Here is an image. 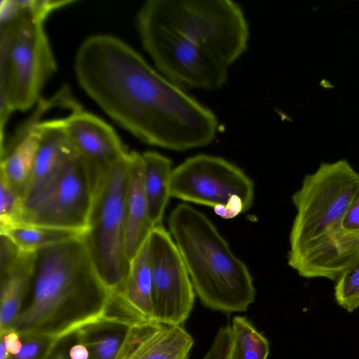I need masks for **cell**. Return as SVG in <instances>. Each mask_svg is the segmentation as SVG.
I'll list each match as a JSON object with an SVG mask.
<instances>
[{"label": "cell", "instance_id": "4316f807", "mask_svg": "<svg viewBox=\"0 0 359 359\" xmlns=\"http://www.w3.org/2000/svg\"><path fill=\"white\" fill-rule=\"evenodd\" d=\"M231 338V325L222 326L209 350L201 359H229Z\"/></svg>", "mask_w": 359, "mask_h": 359}, {"label": "cell", "instance_id": "f1b7e54d", "mask_svg": "<svg viewBox=\"0 0 359 359\" xmlns=\"http://www.w3.org/2000/svg\"><path fill=\"white\" fill-rule=\"evenodd\" d=\"M76 332L56 339L42 359H72L69 349L76 339Z\"/></svg>", "mask_w": 359, "mask_h": 359}, {"label": "cell", "instance_id": "f546056e", "mask_svg": "<svg viewBox=\"0 0 359 359\" xmlns=\"http://www.w3.org/2000/svg\"><path fill=\"white\" fill-rule=\"evenodd\" d=\"M341 226L346 230L359 231V194L344 216Z\"/></svg>", "mask_w": 359, "mask_h": 359}, {"label": "cell", "instance_id": "8992f818", "mask_svg": "<svg viewBox=\"0 0 359 359\" xmlns=\"http://www.w3.org/2000/svg\"><path fill=\"white\" fill-rule=\"evenodd\" d=\"M44 22L22 16L1 25V98L14 111H26L57 71Z\"/></svg>", "mask_w": 359, "mask_h": 359}, {"label": "cell", "instance_id": "4fadbf2b", "mask_svg": "<svg viewBox=\"0 0 359 359\" xmlns=\"http://www.w3.org/2000/svg\"><path fill=\"white\" fill-rule=\"evenodd\" d=\"M194 344L182 325L142 320L132 327L116 359H188Z\"/></svg>", "mask_w": 359, "mask_h": 359}, {"label": "cell", "instance_id": "ba28073f", "mask_svg": "<svg viewBox=\"0 0 359 359\" xmlns=\"http://www.w3.org/2000/svg\"><path fill=\"white\" fill-rule=\"evenodd\" d=\"M170 193V197L212 207L219 216L231 219L251 208L254 184L229 161L198 154L172 169Z\"/></svg>", "mask_w": 359, "mask_h": 359}, {"label": "cell", "instance_id": "e0dca14e", "mask_svg": "<svg viewBox=\"0 0 359 359\" xmlns=\"http://www.w3.org/2000/svg\"><path fill=\"white\" fill-rule=\"evenodd\" d=\"M127 165L126 251L131 261L154 227L149 216L142 154L136 151H128Z\"/></svg>", "mask_w": 359, "mask_h": 359}, {"label": "cell", "instance_id": "d4e9b609", "mask_svg": "<svg viewBox=\"0 0 359 359\" xmlns=\"http://www.w3.org/2000/svg\"><path fill=\"white\" fill-rule=\"evenodd\" d=\"M0 227H3L18 222L24 200L2 175H0Z\"/></svg>", "mask_w": 359, "mask_h": 359}, {"label": "cell", "instance_id": "1f68e13d", "mask_svg": "<svg viewBox=\"0 0 359 359\" xmlns=\"http://www.w3.org/2000/svg\"><path fill=\"white\" fill-rule=\"evenodd\" d=\"M69 355L72 359H88V351L86 346L77 339L69 349Z\"/></svg>", "mask_w": 359, "mask_h": 359}, {"label": "cell", "instance_id": "6da1fadb", "mask_svg": "<svg viewBox=\"0 0 359 359\" xmlns=\"http://www.w3.org/2000/svg\"><path fill=\"white\" fill-rule=\"evenodd\" d=\"M74 69L80 87L117 125L144 143L183 151L215 140L214 112L152 68L121 39L86 38Z\"/></svg>", "mask_w": 359, "mask_h": 359}, {"label": "cell", "instance_id": "d6986e66", "mask_svg": "<svg viewBox=\"0 0 359 359\" xmlns=\"http://www.w3.org/2000/svg\"><path fill=\"white\" fill-rule=\"evenodd\" d=\"M137 320L117 313L104 317L81 327L77 339L88 351V359H116Z\"/></svg>", "mask_w": 359, "mask_h": 359}, {"label": "cell", "instance_id": "52a82bcc", "mask_svg": "<svg viewBox=\"0 0 359 359\" xmlns=\"http://www.w3.org/2000/svg\"><path fill=\"white\" fill-rule=\"evenodd\" d=\"M127 155L107 172L82 236L100 277L116 294L122 291L130 265L126 251Z\"/></svg>", "mask_w": 359, "mask_h": 359}, {"label": "cell", "instance_id": "2e32d148", "mask_svg": "<svg viewBox=\"0 0 359 359\" xmlns=\"http://www.w3.org/2000/svg\"><path fill=\"white\" fill-rule=\"evenodd\" d=\"M116 313L137 320H155L148 238L130 261L122 291L113 294Z\"/></svg>", "mask_w": 359, "mask_h": 359}, {"label": "cell", "instance_id": "cb8c5ba5", "mask_svg": "<svg viewBox=\"0 0 359 359\" xmlns=\"http://www.w3.org/2000/svg\"><path fill=\"white\" fill-rule=\"evenodd\" d=\"M334 298L348 312L359 307V257L335 280Z\"/></svg>", "mask_w": 359, "mask_h": 359}, {"label": "cell", "instance_id": "3957f363", "mask_svg": "<svg viewBox=\"0 0 359 359\" xmlns=\"http://www.w3.org/2000/svg\"><path fill=\"white\" fill-rule=\"evenodd\" d=\"M168 223L201 303L215 311H245L255 299L252 277L212 222L182 203Z\"/></svg>", "mask_w": 359, "mask_h": 359}, {"label": "cell", "instance_id": "8fae6325", "mask_svg": "<svg viewBox=\"0 0 359 359\" xmlns=\"http://www.w3.org/2000/svg\"><path fill=\"white\" fill-rule=\"evenodd\" d=\"M148 242L155 320L182 325L192 311L196 294L185 264L163 225L151 230Z\"/></svg>", "mask_w": 359, "mask_h": 359}, {"label": "cell", "instance_id": "484cf974", "mask_svg": "<svg viewBox=\"0 0 359 359\" xmlns=\"http://www.w3.org/2000/svg\"><path fill=\"white\" fill-rule=\"evenodd\" d=\"M21 338L23 344L21 351L10 355L9 359H42L56 340L42 335H27Z\"/></svg>", "mask_w": 359, "mask_h": 359}, {"label": "cell", "instance_id": "5b68a950", "mask_svg": "<svg viewBox=\"0 0 359 359\" xmlns=\"http://www.w3.org/2000/svg\"><path fill=\"white\" fill-rule=\"evenodd\" d=\"M359 194V174L345 159L322 163L304 178L292 196L296 208L290 233L287 262L341 227V222Z\"/></svg>", "mask_w": 359, "mask_h": 359}, {"label": "cell", "instance_id": "4dcf8cb0", "mask_svg": "<svg viewBox=\"0 0 359 359\" xmlns=\"http://www.w3.org/2000/svg\"><path fill=\"white\" fill-rule=\"evenodd\" d=\"M4 342L5 347L10 355L18 353L22 348V339L20 334L13 330H8L0 334Z\"/></svg>", "mask_w": 359, "mask_h": 359}, {"label": "cell", "instance_id": "7a4b0ae2", "mask_svg": "<svg viewBox=\"0 0 359 359\" xmlns=\"http://www.w3.org/2000/svg\"><path fill=\"white\" fill-rule=\"evenodd\" d=\"M82 236L36 252L29 301L8 330L57 339L110 313L113 292Z\"/></svg>", "mask_w": 359, "mask_h": 359}, {"label": "cell", "instance_id": "44dd1931", "mask_svg": "<svg viewBox=\"0 0 359 359\" xmlns=\"http://www.w3.org/2000/svg\"><path fill=\"white\" fill-rule=\"evenodd\" d=\"M0 233L8 236L21 250L34 252L83 234L76 231L24 223L0 227Z\"/></svg>", "mask_w": 359, "mask_h": 359}, {"label": "cell", "instance_id": "9c48e42d", "mask_svg": "<svg viewBox=\"0 0 359 359\" xmlns=\"http://www.w3.org/2000/svg\"><path fill=\"white\" fill-rule=\"evenodd\" d=\"M105 175L79 155L69 161L37 196L24 203L17 223L84 233Z\"/></svg>", "mask_w": 359, "mask_h": 359}, {"label": "cell", "instance_id": "ffe728a7", "mask_svg": "<svg viewBox=\"0 0 359 359\" xmlns=\"http://www.w3.org/2000/svg\"><path fill=\"white\" fill-rule=\"evenodd\" d=\"M142 156L149 216L155 227L163 225V213L170 197L172 161L168 157L154 151H145Z\"/></svg>", "mask_w": 359, "mask_h": 359}, {"label": "cell", "instance_id": "ac0fdd59", "mask_svg": "<svg viewBox=\"0 0 359 359\" xmlns=\"http://www.w3.org/2000/svg\"><path fill=\"white\" fill-rule=\"evenodd\" d=\"M36 252L21 250L8 271L0 276V334L6 332L23 309L29 293Z\"/></svg>", "mask_w": 359, "mask_h": 359}, {"label": "cell", "instance_id": "d6a6232c", "mask_svg": "<svg viewBox=\"0 0 359 359\" xmlns=\"http://www.w3.org/2000/svg\"><path fill=\"white\" fill-rule=\"evenodd\" d=\"M10 354L7 351L4 342L1 338H0V359H9Z\"/></svg>", "mask_w": 359, "mask_h": 359}, {"label": "cell", "instance_id": "277c9868", "mask_svg": "<svg viewBox=\"0 0 359 359\" xmlns=\"http://www.w3.org/2000/svg\"><path fill=\"white\" fill-rule=\"evenodd\" d=\"M138 13L167 27L226 67L248 48L243 9L230 0H149Z\"/></svg>", "mask_w": 359, "mask_h": 359}, {"label": "cell", "instance_id": "30bf717a", "mask_svg": "<svg viewBox=\"0 0 359 359\" xmlns=\"http://www.w3.org/2000/svg\"><path fill=\"white\" fill-rule=\"evenodd\" d=\"M135 22L143 48L161 74L177 87L215 90L226 83L229 67L176 32L138 12Z\"/></svg>", "mask_w": 359, "mask_h": 359}, {"label": "cell", "instance_id": "7402d4cb", "mask_svg": "<svg viewBox=\"0 0 359 359\" xmlns=\"http://www.w3.org/2000/svg\"><path fill=\"white\" fill-rule=\"evenodd\" d=\"M231 331L229 359H267L269 341L247 318L233 317Z\"/></svg>", "mask_w": 359, "mask_h": 359}, {"label": "cell", "instance_id": "83f0119b", "mask_svg": "<svg viewBox=\"0 0 359 359\" xmlns=\"http://www.w3.org/2000/svg\"><path fill=\"white\" fill-rule=\"evenodd\" d=\"M21 250L8 236L0 233V276L16 261Z\"/></svg>", "mask_w": 359, "mask_h": 359}, {"label": "cell", "instance_id": "5bb4252c", "mask_svg": "<svg viewBox=\"0 0 359 359\" xmlns=\"http://www.w3.org/2000/svg\"><path fill=\"white\" fill-rule=\"evenodd\" d=\"M358 257L359 231L341 226L287 263L302 277L336 280Z\"/></svg>", "mask_w": 359, "mask_h": 359}, {"label": "cell", "instance_id": "7c38bea8", "mask_svg": "<svg viewBox=\"0 0 359 359\" xmlns=\"http://www.w3.org/2000/svg\"><path fill=\"white\" fill-rule=\"evenodd\" d=\"M58 121L78 154L102 175L128 152L113 128L81 107Z\"/></svg>", "mask_w": 359, "mask_h": 359}, {"label": "cell", "instance_id": "9a60e30c", "mask_svg": "<svg viewBox=\"0 0 359 359\" xmlns=\"http://www.w3.org/2000/svg\"><path fill=\"white\" fill-rule=\"evenodd\" d=\"M36 129L39 146L31 184L25 202L40 194L62 167L79 155L62 129L58 118L39 121Z\"/></svg>", "mask_w": 359, "mask_h": 359}, {"label": "cell", "instance_id": "603a6c76", "mask_svg": "<svg viewBox=\"0 0 359 359\" xmlns=\"http://www.w3.org/2000/svg\"><path fill=\"white\" fill-rule=\"evenodd\" d=\"M75 2V0H2L0 24L11 23L21 16L45 22L53 12Z\"/></svg>", "mask_w": 359, "mask_h": 359}]
</instances>
